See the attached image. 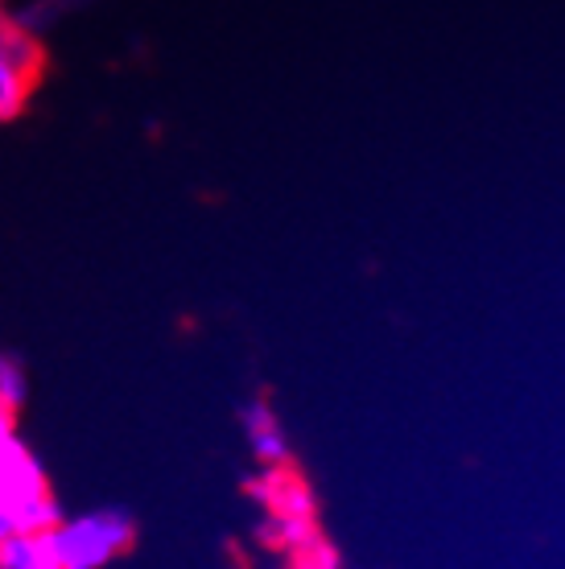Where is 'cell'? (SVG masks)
<instances>
[{
	"instance_id": "obj_3",
	"label": "cell",
	"mask_w": 565,
	"mask_h": 569,
	"mask_svg": "<svg viewBox=\"0 0 565 569\" xmlns=\"http://www.w3.org/2000/svg\"><path fill=\"white\" fill-rule=\"evenodd\" d=\"M50 537L67 569H103L132 545L137 528L120 508H96L83 516H67L58 528H50Z\"/></svg>"
},
{
	"instance_id": "obj_1",
	"label": "cell",
	"mask_w": 565,
	"mask_h": 569,
	"mask_svg": "<svg viewBox=\"0 0 565 569\" xmlns=\"http://www.w3.org/2000/svg\"><path fill=\"white\" fill-rule=\"evenodd\" d=\"M248 496L265 508V541L285 549V553H297L306 549L314 537H323L318 528V503H314V491L301 483V475L289 467H265L248 483Z\"/></svg>"
},
{
	"instance_id": "obj_4",
	"label": "cell",
	"mask_w": 565,
	"mask_h": 569,
	"mask_svg": "<svg viewBox=\"0 0 565 569\" xmlns=\"http://www.w3.org/2000/svg\"><path fill=\"white\" fill-rule=\"evenodd\" d=\"M240 426L248 438V450L260 467H289V433L269 400H248L240 409Z\"/></svg>"
},
{
	"instance_id": "obj_6",
	"label": "cell",
	"mask_w": 565,
	"mask_h": 569,
	"mask_svg": "<svg viewBox=\"0 0 565 569\" xmlns=\"http://www.w3.org/2000/svg\"><path fill=\"white\" fill-rule=\"evenodd\" d=\"M33 83H38V71H29L26 62H17L13 54L0 50V120L21 116V108L33 96Z\"/></svg>"
},
{
	"instance_id": "obj_5",
	"label": "cell",
	"mask_w": 565,
	"mask_h": 569,
	"mask_svg": "<svg viewBox=\"0 0 565 569\" xmlns=\"http://www.w3.org/2000/svg\"><path fill=\"white\" fill-rule=\"evenodd\" d=\"M0 569H67L50 532H13L0 545Z\"/></svg>"
},
{
	"instance_id": "obj_9",
	"label": "cell",
	"mask_w": 565,
	"mask_h": 569,
	"mask_svg": "<svg viewBox=\"0 0 565 569\" xmlns=\"http://www.w3.org/2000/svg\"><path fill=\"white\" fill-rule=\"evenodd\" d=\"M13 441H17V413L0 405V450H9Z\"/></svg>"
},
{
	"instance_id": "obj_10",
	"label": "cell",
	"mask_w": 565,
	"mask_h": 569,
	"mask_svg": "<svg viewBox=\"0 0 565 569\" xmlns=\"http://www.w3.org/2000/svg\"><path fill=\"white\" fill-rule=\"evenodd\" d=\"M17 532V520H13V512H9V503H4V499H0V545L9 541V537H13Z\"/></svg>"
},
{
	"instance_id": "obj_8",
	"label": "cell",
	"mask_w": 565,
	"mask_h": 569,
	"mask_svg": "<svg viewBox=\"0 0 565 569\" xmlns=\"http://www.w3.org/2000/svg\"><path fill=\"white\" fill-rule=\"evenodd\" d=\"M289 561H294V569H343L339 549L326 541V537H314L306 549L289 553Z\"/></svg>"
},
{
	"instance_id": "obj_7",
	"label": "cell",
	"mask_w": 565,
	"mask_h": 569,
	"mask_svg": "<svg viewBox=\"0 0 565 569\" xmlns=\"http://www.w3.org/2000/svg\"><path fill=\"white\" fill-rule=\"evenodd\" d=\"M29 397V380H26V371H21V363L9 356H0V405L4 409H21Z\"/></svg>"
},
{
	"instance_id": "obj_2",
	"label": "cell",
	"mask_w": 565,
	"mask_h": 569,
	"mask_svg": "<svg viewBox=\"0 0 565 569\" xmlns=\"http://www.w3.org/2000/svg\"><path fill=\"white\" fill-rule=\"evenodd\" d=\"M0 499L13 512L17 532H50V528L67 520L62 503L50 491L46 467L33 458V450L21 438L9 450H0Z\"/></svg>"
}]
</instances>
